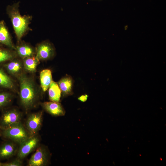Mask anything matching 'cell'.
Segmentation results:
<instances>
[{"mask_svg":"<svg viewBox=\"0 0 166 166\" xmlns=\"http://www.w3.org/2000/svg\"><path fill=\"white\" fill-rule=\"evenodd\" d=\"M20 85L19 96L21 104L26 110L33 108L39 97L36 84L31 77L22 73L18 77Z\"/></svg>","mask_w":166,"mask_h":166,"instance_id":"cell-1","label":"cell"},{"mask_svg":"<svg viewBox=\"0 0 166 166\" xmlns=\"http://www.w3.org/2000/svg\"><path fill=\"white\" fill-rule=\"evenodd\" d=\"M19 4L18 2L9 5L6 9L7 13L10 19L18 42L30 29L29 25L32 19L31 16L21 14Z\"/></svg>","mask_w":166,"mask_h":166,"instance_id":"cell-2","label":"cell"},{"mask_svg":"<svg viewBox=\"0 0 166 166\" xmlns=\"http://www.w3.org/2000/svg\"><path fill=\"white\" fill-rule=\"evenodd\" d=\"M2 136L19 144L29 137L26 128L21 122L2 130Z\"/></svg>","mask_w":166,"mask_h":166,"instance_id":"cell-3","label":"cell"},{"mask_svg":"<svg viewBox=\"0 0 166 166\" xmlns=\"http://www.w3.org/2000/svg\"><path fill=\"white\" fill-rule=\"evenodd\" d=\"M21 113L18 110L15 109L6 110L0 117V128L3 130L21 122Z\"/></svg>","mask_w":166,"mask_h":166,"instance_id":"cell-4","label":"cell"},{"mask_svg":"<svg viewBox=\"0 0 166 166\" xmlns=\"http://www.w3.org/2000/svg\"><path fill=\"white\" fill-rule=\"evenodd\" d=\"M42 111L32 113L29 116L26 122V127L29 137L37 135L42 126Z\"/></svg>","mask_w":166,"mask_h":166,"instance_id":"cell-5","label":"cell"},{"mask_svg":"<svg viewBox=\"0 0 166 166\" xmlns=\"http://www.w3.org/2000/svg\"><path fill=\"white\" fill-rule=\"evenodd\" d=\"M36 56L39 61H46L53 58L55 50L53 44L49 41L39 43L35 49Z\"/></svg>","mask_w":166,"mask_h":166,"instance_id":"cell-6","label":"cell"},{"mask_svg":"<svg viewBox=\"0 0 166 166\" xmlns=\"http://www.w3.org/2000/svg\"><path fill=\"white\" fill-rule=\"evenodd\" d=\"M39 141V138L36 135L29 137L20 143L17 154L18 158L21 160L25 158L37 147Z\"/></svg>","mask_w":166,"mask_h":166,"instance_id":"cell-7","label":"cell"},{"mask_svg":"<svg viewBox=\"0 0 166 166\" xmlns=\"http://www.w3.org/2000/svg\"><path fill=\"white\" fill-rule=\"evenodd\" d=\"M48 152L43 147H39L32 155L28 161L29 166H44L49 162Z\"/></svg>","mask_w":166,"mask_h":166,"instance_id":"cell-8","label":"cell"},{"mask_svg":"<svg viewBox=\"0 0 166 166\" xmlns=\"http://www.w3.org/2000/svg\"><path fill=\"white\" fill-rule=\"evenodd\" d=\"M43 108L47 113L54 116H63L65 112L61 105L59 102L51 101L41 104Z\"/></svg>","mask_w":166,"mask_h":166,"instance_id":"cell-9","label":"cell"},{"mask_svg":"<svg viewBox=\"0 0 166 166\" xmlns=\"http://www.w3.org/2000/svg\"><path fill=\"white\" fill-rule=\"evenodd\" d=\"M4 66L9 73L17 77L22 73L23 68V62L16 58L9 61Z\"/></svg>","mask_w":166,"mask_h":166,"instance_id":"cell-10","label":"cell"},{"mask_svg":"<svg viewBox=\"0 0 166 166\" xmlns=\"http://www.w3.org/2000/svg\"><path fill=\"white\" fill-rule=\"evenodd\" d=\"M64 96L71 95L73 93V80L71 76L66 75L62 78L57 83Z\"/></svg>","mask_w":166,"mask_h":166,"instance_id":"cell-11","label":"cell"},{"mask_svg":"<svg viewBox=\"0 0 166 166\" xmlns=\"http://www.w3.org/2000/svg\"><path fill=\"white\" fill-rule=\"evenodd\" d=\"M0 43L11 49H15V46L13 43L9 33L3 21L0 22Z\"/></svg>","mask_w":166,"mask_h":166,"instance_id":"cell-12","label":"cell"},{"mask_svg":"<svg viewBox=\"0 0 166 166\" xmlns=\"http://www.w3.org/2000/svg\"><path fill=\"white\" fill-rule=\"evenodd\" d=\"M17 150L16 145L11 142L3 143L0 146V160L6 159L14 156Z\"/></svg>","mask_w":166,"mask_h":166,"instance_id":"cell-13","label":"cell"},{"mask_svg":"<svg viewBox=\"0 0 166 166\" xmlns=\"http://www.w3.org/2000/svg\"><path fill=\"white\" fill-rule=\"evenodd\" d=\"M15 51L17 55L23 59L34 56L35 53V51L33 47L23 42L20 43L16 46Z\"/></svg>","mask_w":166,"mask_h":166,"instance_id":"cell-14","label":"cell"},{"mask_svg":"<svg viewBox=\"0 0 166 166\" xmlns=\"http://www.w3.org/2000/svg\"><path fill=\"white\" fill-rule=\"evenodd\" d=\"M40 79L42 89L43 91L45 92L52 81L51 71L48 69L42 71L40 73Z\"/></svg>","mask_w":166,"mask_h":166,"instance_id":"cell-15","label":"cell"},{"mask_svg":"<svg viewBox=\"0 0 166 166\" xmlns=\"http://www.w3.org/2000/svg\"><path fill=\"white\" fill-rule=\"evenodd\" d=\"M23 59V68L27 72L30 73H35L39 60L36 56L27 57Z\"/></svg>","mask_w":166,"mask_h":166,"instance_id":"cell-16","label":"cell"},{"mask_svg":"<svg viewBox=\"0 0 166 166\" xmlns=\"http://www.w3.org/2000/svg\"><path fill=\"white\" fill-rule=\"evenodd\" d=\"M61 91L57 84L52 81L49 88V98L51 101L59 102L61 95Z\"/></svg>","mask_w":166,"mask_h":166,"instance_id":"cell-17","label":"cell"},{"mask_svg":"<svg viewBox=\"0 0 166 166\" xmlns=\"http://www.w3.org/2000/svg\"><path fill=\"white\" fill-rule=\"evenodd\" d=\"M0 87L12 89L14 88L12 79L1 68H0Z\"/></svg>","mask_w":166,"mask_h":166,"instance_id":"cell-18","label":"cell"},{"mask_svg":"<svg viewBox=\"0 0 166 166\" xmlns=\"http://www.w3.org/2000/svg\"><path fill=\"white\" fill-rule=\"evenodd\" d=\"M17 56L15 50L0 48V63L10 61Z\"/></svg>","mask_w":166,"mask_h":166,"instance_id":"cell-19","label":"cell"},{"mask_svg":"<svg viewBox=\"0 0 166 166\" xmlns=\"http://www.w3.org/2000/svg\"><path fill=\"white\" fill-rule=\"evenodd\" d=\"M12 95L7 92L0 93V108L4 107L11 101Z\"/></svg>","mask_w":166,"mask_h":166,"instance_id":"cell-20","label":"cell"},{"mask_svg":"<svg viewBox=\"0 0 166 166\" xmlns=\"http://www.w3.org/2000/svg\"><path fill=\"white\" fill-rule=\"evenodd\" d=\"M22 165L21 160L18 158L10 162L2 164V166H21Z\"/></svg>","mask_w":166,"mask_h":166,"instance_id":"cell-21","label":"cell"},{"mask_svg":"<svg viewBox=\"0 0 166 166\" xmlns=\"http://www.w3.org/2000/svg\"><path fill=\"white\" fill-rule=\"evenodd\" d=\"M88 97V95L86 94L82 95L78 99L82 102H85L87 100Z\"/></svg>","mask_w":166,"mask_h":166,"instance_id":"cell-22","label":"cell"},{"mask_svg":"<svg viewBox=\"0 0 166 166\" xmlns=\"http://www.w3.org/2000/svg\"><path fill=\"white\" fill-rule=\"evenodd\" d=\"M2 163L0 162V166H2Z\"/></svg>","mask_w":166,"mask_h":166,"instance_id":"cell-23","label":"cell"},{"mask_svg":"<svg viewBox=\"0 0 166 166\" xmlns=\"http://www.w3.org/2000/svg\"><path fill=\"white\" fill-rule=\"evenodd\" d=\"M99 0V1H101L102 0Z\"/></svg>","mask_w":166,"mask_h":166,"instance_id":"cell-24","label":"cell"}]
</instances>
